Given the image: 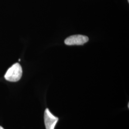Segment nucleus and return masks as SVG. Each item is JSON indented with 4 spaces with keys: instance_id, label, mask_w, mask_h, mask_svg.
<instances>
[{
    "instance_id": "20e7f679",
    "label": "nucleus",
    "mask_w": 129,
    "mask_h": 129,
    "mask_svg": "<svg viewBox=\"0 0 129 129\" xmlns=\"http://www.w3.org/2000/svg\"><path fill=\"white\" fill-rule=\"evenodd\" d=\"M0 129H5L4 128H3L2 126H0Z\"/></svg>"
},
{
    "instance_id": "39448f33",
    "label": "nucleus",
    "mask_w": 129,
    "mask_h": 129,
    "mask_svg": "<svg viewBox=\"0 0 129 129\" xmlns=\"http://www.w3.org/2000/svg\"><path fill=\"white\" fill-rule=\"evenodd\" d=\"M128 2H129V0H128Z\"/></svg>"
},
{
    "instance_id": "f257e3e1",
    "label": "nucleus",
    "mask_w": 129,
    "mask_h": 129,
    "mask_svg": "<svg viewBox=\"0 0 129 129\" xmlns=\"http://www.w3.org/2000/svg\"><path fill=\"white\" fill-rule=\"evenodd\" d=\"M22 69L19 63H15L10 67L5 75L6 80L10 82H17L22 77Z\"/></svg>"
},
{
    "instance_id": "f03ea898",
    "label": "nucleus",
    "mask_w": 129,
    "mask_h": 129,
    "mask_svg": "<svg viewBox=\"0 0 129 129\" xmlns=\"http://www.w3.org/2000/svg\"><path fill=\"white\" fill-rule=\"evenodd\" d=\"M59 120V118L53 115L47 108L44 113V121L46 129H55V125Z\"/></svg>"
},
{
    "instance_id": "7ed1b4c3",
    "label": "nucleus",
    "mask_w": 129,
    "mask_h": 129,
    "mask_svg": "<svg viewBox=\"0 0 129 129\" xmlns=\"http://www.w3.org/2000/svg\"><path fill=\"white\" fill-rule=\"evenodd\" d=\"M88 41V38L87 36L80 35H73L68 37L65 40L64 43L67 45H82Z\"/></svg>"
}]
</instances>
